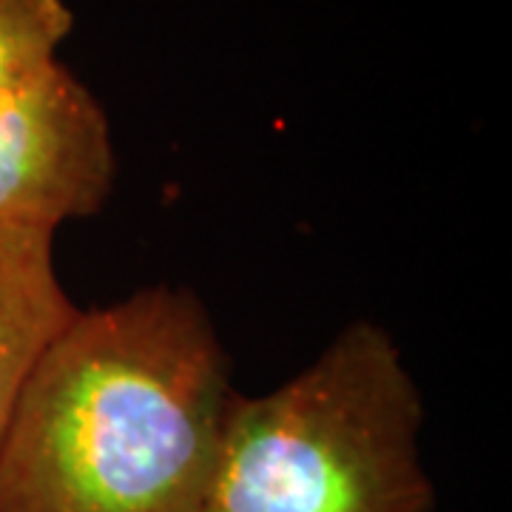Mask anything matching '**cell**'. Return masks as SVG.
I'll return each instance as SVG.
<instances>
[{"label":"cell","instance_id":"obj_3","mask_svg":"<svg viewBox=\"0 0 512 512\" xmlns=\"http://www.w3.org/2000/svg\"><path fill=\"white\" fill-rule=\"evenodd\" d=\"M114 183L109 114L66 63L0 97V222L57 234L100 214Z\"/></svg>","mask_w":512,"mask_h":512},{"label":"cell","instance_id":"obj_2","mask_svg":"<svg viewBox=\"0 0 512 512\" xmlns=\"http://www.w3.org/2000/svg\"><path fill=\"white\" fill-rule=\"evenodd\" d=\"M421 427L393 333L356 319L285 384L234 393L202 512H436Z\"/></svg>","mask_w":512,"mask_h":512},{"label":"cell","instance_id":"obj_5","mask_svg":"<svg viewBox=\"0 0 512 512\" xmlns=\"http://www.w3.org/2000/svg\"><path fill=\"white\" fill-rule=\"evenodd\" d=\"M72 29L74 12L66 0H0V97L52 69Z\"/></svg>","mask_w":512,"mask_h":512},{"label":"cell","instance_id":"obj_4","mask_svg":"<svg viewBox=\"0 0 512 512\" xmlns=\"http://www.w3.org/2000/svg\"><path fill=\"white\" fill-rule=\"evenodd\" d=\"M55 265V234L0 222V436L23 384L77 319Z\"/></svg>","mask_w":512,"mask_h":512},{"label":"cell","instance_id":"obj_1","mask_svg":"<svg viewBox=\"0 0 512 512\" xmlns=\"http://www.w3.org/2000/svg\"><path fill=\"white\" fill-rule=\"evenodd\" d=\"M234 393L194 291L80 311L0 436V512H202Z\"/></svg>","mask_w":512,"mask_h":512}]
</instances>
